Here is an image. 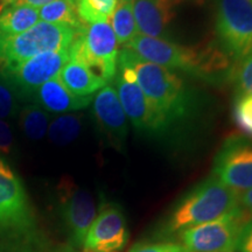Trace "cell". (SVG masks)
Returning a JSON list of instances; mask_svg holds the SVG:
<instances>
[{
  "mask_svg": "<svg viewBox=\"0 0 252 252\" xmlns=\"http://www.w3.org/2000/svg\"><path fill=\"white\" fill-rule=\"evenodd\" d=\"M125 47L145 61L204 80H213L217 76H225L229 80L234 68L232 60L224 50L214 45L184 46L165 37L137 35Z\"/></svg>",
  "mask_w": 252,
  "mask_h": 252,
  "instance_id": "1",
  "label": "cell"
},
{
  "mask_svg": "<svg viewBox=\"0 0 252 252\" xmlns=\"http://www.w3.org/2000/svg\"><path fill=\"white\" fill-rule=\"evenodd\" d=\"M37 226L23 181L0 158V252H31Z\"/></svg>",
  "mask_w": 252,
  "mask_h": 252,
  "instance_id": "2",
  "label": "cell"
},
{
  "mask_svg": "<svg viewBox=\"0 0 252 252\" xmlns=\"http://www.w3.org/2000/svg\"><path fill=\"white\" fill-rule=\"evenodd\" d=\"M118 60L133 71L135 81L146 97L172 123L187 115L190 96L184 80L171 69L145 61L130 49L119 52Z\"/></svg>",
  "mask_w": 252,
  "mask_h": 252,
  "instance_id": "3",
  "label": "cell"
},
{
  "mask_svg": "<svg viewBox=\"0 0 252 252\" xmlns=\"http://www.w3.org/2000/svg\"><path fill=\"white\" fill-rule=\"evenodd\" d=\"M241 207L239 194L212 175L182 198L166 222L167 234H180Z\"/></svg>",
  "mask_w": 252,
  "mask_h": 252,
  "instance_id": "4",
  "label": "cell"
},
{
  "mask_svg": "<svg viewBox=\"0 0 252 252\" xmlns=\"http://www.w3.org/2000/svg\"><path fill=\"white\" fill-rule=\"evenodd\" d=\"M69 61L80 63L108 83L117 72L118 42L109 23L86 25L77 30Z\"/></svg>",
  "mask_w": 252,
  "mask_h": 252,
  "instance_id": "5",
  "label": "cell"
},
{
  "mask_svg": "<svg viewBox=\"0 0 252 252\" xmlns=\"http://www.w3.org/2000/svg\"><path fill=\"white\" fill-rule=\"evenodd\" d=\"M76 32L69 26L40 21L17 35L0 34V70L42 53L69 49Z\"/></svg>",
  "mask_w": 252,
  "mask_h": 252,
  "instance_id": "6",
  "label": "cell"
},
{
  "mask_svg": "<svg viewBox=\"0 0 252 252\" xmlns=\"http://www.w3.org/2000/svg\"><path fill=\"white\" fill-rule=\"evenodd\" d=\"M220 47L235 63L252 53V0H217Z\"/></svg>",
  "mask_w": 252,
  "mask_h": 252,
  "instance_id": "7",
  "label": "cell"
},
{
  "mask_svg": "<svg viewBox=\"0 0 252 252\" xmlns=\"http://www.w3.org/2000/svg\"><path fill=\"white\" fill-rule=\"evenodd\" d=\"M116 93L126 117L138 131L145 133H162L172 124L169 118L157 108L141 90L133 71L122 61H117L115 75Z\"/></svg>",
  "mask_w": 252,
  "mask_h": 252,
  "instance_id": "8",
  "label": "cell"
},
{
  "mask_svg": "<svg viewBox=\"0 0 252 252\" xmlns=\"http://www.w3.org/2000/svg\"><path fill=\"white\" fill-rule=\"evenodd\" d=\"M251 217L241 206L220 219L181 231V245L189 252H235L242 228Z\"/></svg>",
  "mask_w": 252,
  "mask_h": 252,
  "instance_id": "9",
  "label": "cell"
},
{
  "mask_svg": "<svg viewBox=\"0 0 252 252\" xmlns=\"http://www.w3.org/2000/svg\"><path fill=\"white\" fill-rule=\"evenodd\" d=\"M68 61V49L42 53L26 61L7 65L0 70V76L13 88L19 98L32 100L42 84L59 76Z\"/></svg>",
  "mask_w": 252,
  "mask_h": 252,
  "instance_id": "10",
  "label": "cell"
},
{
  "mask_svg": "<svg viewBox=\"0 0 252 252\" xmlns=\"http://www.w3.org/2000/svg\"><path fill=\"white\" fill-rule=\"evenodd\" d=\"M59 210L67 228L72 245L83 249L84 241L91 224L97 216V207L93 195L63 178L58 187Z\"/></svg>",
  "mask_w": 252,
  "mask_h": 252,
  "instance_id": "11",
  "label": "cell"
},
{
  "mask_svg": "<svg viewBox=\"0 0 252 252\" xmlns=\"http://www.w3.org/2000/svg\"><path fill=\"white\" fill-rule=\"evenodd\" d=\"M213 175L236 193L252 189V143L231 135L224 141L214 162Z\"/></svg>",
  "mask_w": 252,
  "mask_h": 252,
  "instance_id": "12",
  "label": "cell"
},
{
  "mask_svg": "<svg viewBox=\"0 0 252 252\" xmlns=\"http://www.w3.org/2000/svg\"><path fill=\"white\" fill-rule=\"evenodd\" d=\"M128 228L122 209L103 206L88 231L83 249L93 252H119L128 241Z\"/></svg>",
  "mask_w": 252,
  "mask_h": 252,
  "instance_id": "13",
  "label": "cell"
},
{
  "mask_svg": "<svg viewBox=\"0 0 252 252\" xmlns=\"http://www.w3.org/2000/svg\"><path fill=\"white\" fill-rule=\"evenodd\" d=\"M94 115L100 130L112 144L123 146L127 135V117L112 86L103 87L94 96Z\"/></svg>",
  "mask_w": 252,
  "mask_h": 252,
  "instance_id": "14",
  "label": "cell"
},
{
  "mask_svg": "<svg viewBox=\"0 0 252 252\" xmlns=\"http://www.w3.org/2000/svg\"><path fill=\"white\" fill-rule=\"evenodd\" d=\"M182 0H134L133 14L138 35L162 37L176 17Z\"/></svg>",
  "mask_w": 252,
  "mask_h": 252,
  "instance_id": "15",
  "label": "cell"
},
{
  "mask_svg": "<svg viewBox=\"0 0 252 252\" xmlns=\"http://www.w3.org/2000/svg\"><path fill=\"white\" fill-rule=\"evenodd\" d=\"M93 96L80 97L70 93L59 80V77L42 84L34 94V103L49 112L62 113L87 108L93 100Z\"/></svg>",
  "mask_w": 252,
  "mask_h": 252,
  "instance_id": "16",
  "label": "cell"
},
{
  "mask_svg": "<svg viewBox=\"0 0 252 252\" xmlns=\"http://www.w3.org/2000/svg\"><path fill=\"white\" fill-rule=\"evenodd\" d=\"M59 80L76 96L87 97L102 89L106 82L80 63L68 61L59 74Z\"/></svg>",
  "mask_w": 252,
  "mask_h": 252,
  "instance_id": "17",
  "label": "cell"
},
{
  "mask_svg": "<svg viewBox=\"0 0 252 252\" xmlns=\"http://www.w3.org/2000/svg\"><path fill=\"white\" fill-rule=\"evenodd\" d=\"M39 8L27 5L7 6L0 13V34L17 35L37 24Z\"/></svg>",
  "mask_w": 252,
  "mask_h": 252,
  "instance_id": "18",
  "label": "cell"
},
{
  "mask_svg": "<svg viewBox=\"0 0 252 252\" xmlns=\"http://www.w3.org/2000/svg\"><path fill=\"white\" fill-rule=\"evenodd\" d=\"M108 23L115 33L118 45L126 46L138 35L133 14V2L128 0H118Z\"/></svg>",
  "mask_w": 252,
  "mask_h": 252,
  "instance_id": "19",
  "label": "cell"
},
{
  "mask_svg": "<svg viewBox=\"0 0 252 252\" xmlns=\"http://www.w3.org/2000/svg\"><path fill=\"white\" fill-rule=\"evenodd\" d=\"M39 18L45 23L69 26L76 31L84 26L78 18L76 0H54L39 9Z\"/></svg>",
  "mask_w": 252,
  "mask_h": 252,
  "instance_id": "20",
  "label": "cell"
},
{
  "mask_svg": "<svg viewBox=\"0 0 252 252\" xmlns=\"http://www.w3.org/2000/svg\"><path fill=\"white\" fill-rule=\"evenodd\" d=\"M48 113L35 103L25 105L19 112V125L30 139H42L48 131Z\"/></svg>",
  "mask_w": 252,
  "mask_h": 252,
  "instance_id": "21",
  "label": "cell"
},
{
  "mask_svg": "<svg viewBox=\"0 0 252 252\" xmlns=\"http://www.w3.org/2000/svg\"><path fill=\"white\" fill-rule=\"evenodd\" d=\"M118 0H77V14L83 24L108 23Z\"/></svg>",
  "mask_w": 252,
  "mask_h": 252,
  "instance_id": "22",
  "label": "cell"
},
{
  "mask_svg": "<svg viewBox=\"0 0 252 252\" xmlns=\"http://www.w3.org/2000/svg\"><path fill=\"white\" fill-rule=\"evenodd\" d=\"M82 123L78 116L65 115L56 118L48 126V137L59 146L70 144L78 137Z\"/></svg>",
  "mask_w": 252,
  "mask_h": 252,
  "instance_id": "23",
  "label": "cell"
},
{
  "mask_svg": "<svg viewBox=\"0 0 252 252\" xmlns=\"http://www.w3.org/2000/svg\"><path fill=\"white\" fill-rule=\"evenodd\" d=\"M232 119L236 127L252 139V94L236 96L232 108Z\"/></svg>",
  "mask_w": 252,
  "mask_h": 252,
  "instance_id": "24",
  "label": "cell"
},
{
  "mask_svg": "<svg viewBox=\"0 0 252 252\" xmlns=\"http://www.w3.org/2000/svg\"><path fill=\"white\" fill-rule=\"evenodd\" d=\"M229 80L235 83L237 94H252V53L235 63Z\"/></svg>",
  "mask_w": 252,
  "mask_h": 252,
  "instance_id": "25",
  "label": "cell"
},
{
  "mask_svg": "<svg viewBox=\"0 0 252 252\" xmlns=\"http://www.w3.org/2000/svg\"><path fill=\"white\" fill-rule=\"evenodd\" d=\"M18 94L9 84L0 76V118L13 117L19 111Z\"/></svg>",
  "mask_w": 252,
  "mask_h": 252,
  "instance_id": "26",
  "label": "cell"
},
{
  "mask_svg": "<svg viewBox=\"0 0 252 252\" xmlns=\"http://www.w3.org/2000/svg\"><path fill=\"white\" fill-rule=\"evenodd\" d=\"M185 248L175 243H139L128 252H182Z\"/></svg>",
  "mask_w": 252,
  "mask_h": 252,
  "instance_id": "27",
  "label": "cell"
},
{
  "mask_svg": "<svg viewBox=\"0 0 252 252\" xmlns=\"http://www.w3.org/2000/svg\"><path fill=\"white\" fill-rule=\"evenodd\" d=\"M235 252H252V217L242 228Z\"/></svg>",
  "mask_w": 252,
  "mask_h": 252,
  "instance_id": "28",
  "label": "cell"
},
{
  "mask_svg": "<svg viewBox=\"0 0 252 252\" xmlns=\"http://www.w3.org/2000/svg\"><path fill=\"white\" fill-rule=\"evenodd\" d=\"M13 147V134L7 123L0 119V153L9 154Z\"/></svg>",
  "mask_w": 252,
  "mask_h": 252,
  "instance_id": "29",
  "label": "cell"
},
{
  "mask_svg": "<svg viewBox=\"0 0 252 252\" xmlns=\"http://www.w3.org/2000/svg\"><path fill=\"white\" fill-rule=\"evenodd\" d=\"M54 1V0H5L6 5L12 6V5H27L32 6V7H42L49 2Z\"/></svg>",
  "mask_w": 252,
  "mask_h": 252,
  "instance_id": "30",
  "label": "cell"
},
{
  "mask_svg": "<svg viewBox=\"0 0 252 252\" xmlns=\"http://www.w3.org/2000/svg\"><path fill=\"white\" fill-rule=\"evenodd\" d=\"M239 203L252 216V189L239 194Z\"/></svg>",
  "mask_w": 252,
  "mask_h": 252,
  "instance_id": "31",
  "label": "cell"
},
{
  "mask_svg": "<svg viewBox=\"0 0 252 252\" xmlns=\"http://www.w3.org/2000/svg\"><path fill=\"white\" fill-rule=\"evenodd\" d=\"M6 7H7V5H6L5 0H0V13H1Z\"/></svg>",
  "mask_w": 252,
  "mask_h": 252,
  "instance_id": "32",
  "label": "cell"
},
{
  "mask_svg": "<svg viewBox=\"0 0 252 252\" xmlns=\"http://www.w3.org/2000/svg\"><path fill=\"white\" fill-rule=\"evenodd\" d=\"M81 252H93V251H89V250H84V249H83V251H81Z\"/></svg>",
  "mask_w": 252,
  "mask_h": 252,
  "instance_id": "33",
  "label": "cell"
},
{
  "mask_svg": "<svg viewBox=\"0 0 252 252\" xmlns=\"http://www.w3.org/2000/svg\"><path fill=\"white\" fill-rule=\"evenodd\" d=\"M182 252H189V251H187V250H186V249H185V250H184V251H182Z\"/></svg>",
  "mask_w": 252,
  "mask_h": 252,
  "instance_id": "34",
  "label": "cell"
},
{
  "mask_svg": "<svg viewBox=\"0 0 252 252\" xmlns=\"http://www.w3.org/2000/svg\"><path fill=\"white\" fill-rule=\"evenodd\" d=\"M128 1H132V2H133V1H134V0H128Z\"/></svg>",
  "mask_w": 252,
  "mask_h": 252,
  "instance_id": "35",
  "label": "cell"
},
{
  "mask_svg": "<svg viewBox=\"0 0 252 252\" xmlns=\"http://www.w3.org/2000/svg\"><path fill=\"white\" fill-rule=\"evenodd\" d=\"M76 1H77V0H76Z\"/></svg>",
  "mask_w": 252,
  "mask_h": 252,
  "instance_id": "36",
  "label": "cell"
}]
</instances>
